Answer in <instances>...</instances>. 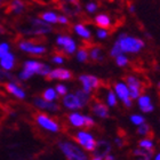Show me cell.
Returning <instances> with one entry per match:
<instances>
[{"label": "cell", "instance_id": "6da1fadb", "mask_svg": "<svg viewBox=\"0 0 160 160\" xmlns=\"http://www.w3.org/2000/svg\"><path fill=\"white\" fill-rule=\"evenodd\" d=\"M53 25L46 23L40 17H28L17 25V31L24 37L38 38L53 32Z\"/></svg>", "mask_w": 160, "mask_h": 160}, {"label": "cell", "instance_id": "7a4b0ae2", "mask_svg": "<svg viewBox=\"0 0 160 160\" xmlns=\"http://www.w3.org/2000/svg\"><path fill=\"white\" fill-rule=\"evenodd\" d=\"M50 70H52V68L41 61L27 60L24 61L23 68L18 73V79L22 81H27L36 74H39L41 77H47Z\"/></svg>", "mask_w": 160, "mask_h": 160}, {"label": "cell", "instance_id": "3957f363", "mask_svg": "<svg viewBox=\"0 0 160 160\" xmlns=\"http://www.w3.org/2000/svg\"><path fill=\"white\" fill-rule=\"evenodd\" d=\"M116 41L119 43L120 48L122 50V53H125V54L140 53L141 50L144 48V46H145V42H144L142 39H140V38H137V37L128 36L126 32L120 33Z\"/></svg>", "mask_w": 160, "mask_h": 160}, {"label": "cell", "instance_id": "277c9868", "mask_svg": "<svg viewBox=\"0 0 160 160\" xmlns=\"http://www.w3.org/2000/svg\"><path fill=\"white\" fill-rule=\"evenodd\" d=\"M17 47L21 52L32 56H43L47 53V47L41 42H37L31 39H21L17 42Z\"/></svg>", "mask_w": 160, "mask_h": 160}, {"label": "cell", "instance_id": "5b68a950", "mask_svg": "<svg viewBox=\"0 0 160 160\" xmlns=\"http://www.w3.org/2000/svg\"><path fill=\"white\" fill-rule=\"evenodd\" d=\"M56 46L62 50L64 55H73L78 49L77 41L69 34H57L55 38Z\"/></svg>", "mask_w": 160, "mask_h": 160}, {"label": "cell", "instance_id": "8992f818", "mask_svg": "<svg viewBox=\"0 0 160 160\" xmlns=\"http://www.w3.org/2000/svg\"><path fill=\"white\" fill-rule=\"evenodd\" d=\"M58 147L68 160H88L85 152L71 142H60Z\"/></svg>", "mask_w": 160, "mask_h": 160}, {"label": "cell", "instance_id": "52a82bcc", "mask_svg": "<svg viewBox=\"0 0 160 160\" xmlns=\"http://www.w3.org/2000/svg\"><path fill=\"white\" fill-rule=\"evenodd\" d=\"M34 120L38 123V126H40L41 128L53 133H57L60 132V125L55 121L54 119H52L50 117H48L45 113H37L34 116Z\"/></svg>", "mask_w": 160, "mask_h": 160}, {"label": "cell", "instance_id": "ba28073f", "mask_svg": "<svg viewBox=\"0 0 160 160\" xmlns=\"http://www.w3.org/2000/svg\"><path fill=\"white\" fill-rule=\"evenodd\" d=\"M60 8L67 16L74 17L81 13L79 0H62L60 3Z\"/></svg>", "mask_w": 160, "mask_h": 160}, {"label": "cell", "instance_id": "9c48e42d", "mask_svg": "<svg viewBox=\"0 0 160 160\" xmlns=\"http://www.w3.org/2000/svg\"><path fill=\"white\" fill-rule=\"evenodd\" d=\"M79 81L82 85V90L88 94L101 86V80L92 74H81L79 76Z\"/></svg>", "mask_w": 160, "mask_h": 160}, {"label": "cell", "instance_id": "30bf717a", "mask_svg": "<svg viewBox=\"0 0 160 160\" xmlns=\"http://www.w3.org/2000/svg\"><path fill=\"white\" fill-rule=\"evenodd\" d=\"M74 140L77 141L85 150L90 151V152H93L97 143L95 138L93 137V135L87 133V132H78L76 137H74Z\"/></svg>", "mask_w": 160, "mask_h": 160}, {"label": "cell", "instance_id": "8fae6325", "mask_svg": "<svg viewBox=\"0 0 160 160\" xmlns=\"http://www.w3.org/2000/svg\"><path fill=\"white\" fill-rule=\"evenodd\" d=\"M126 85L129 89V97L132 100H135V98H138L141 94H142V88H143V85L140 80L137 79L136 77L134 76H127L126 77Z\"/></svg>", "mask_w": 160, "mask_h": 160}, {"label": "cell", "instance_id": "7c38bea8", "mask_svg": "<svg viewBox=\"0 0 160 160\" xmlns=\"http://www.w3.org/2000/svg\"><path fill=\"white\" fill-rule=\"evenodd\" d=\"M5 89L10 94V95H13L14 97H16L17 100H24L25 97H27V93H25V90L22 88V86H20V83L18 81H7L5 83Z\"/></svg>", "mask_w": 160, "mask_h": 160}, {"label": "cell", "instance_id": "4fadbf2b", "mask_svg": "<svg viewBox=\"0 0 160 160\" xmlns=\"http://www.w3.org/2000/svg\"><path fill=\"white\" fill-rule=\"evenodd\" d=\"M46 78L48 80H71L73 78V74L68 69L56 68V69H52Z\"/></svg>", "mask_w": 160, "mask_h": 160}, {"label": "cell", "instance_id": "5bb4252c", "mask_svg": "<svg viewBox=\"0 0 160 160\" xmlns=\"http://www.w3.org/2000/svg\"><path fill=\"white\" fill-rule=\"evenodd\" d=\"M33 104L34 107L38 108L39 110H46V111H49V112H56V111L60 110L58 104L43 100L42 97H34Z\"/></svg>", "mask_w": 160, "mask_h": 160}, {"label": "cell", "instance_id": "9a60e30c", "mask_svg": "<svg viewBox=\"0 0 160 160\" xmlns=\"http://www.w3.org/2000/svg\"><path fill=\"white\" fill-rule=\"evenodd\" d=\"M0 67L2 68L5 71H10L13 70L14 68L16 67V56L13 52L7 53L5 56H2L0 58Z\"/></svg>", "mask_w": 160, "mask_h": 160}, {"label": "cell", "instance_id": "2e32d148", "mask_svg": "<svg viewBox=\"0 0 160 160\" xmlns=\"http://www.w3.org/2000/svg\"><path fill=\"white\" fill-rule=\"evenodd\" d=\"M63 105L67 109H70V110H78V109H81V104H80L78 97L76 96V94H65L63 96Z\"/></svg>", "mask_w": 160, "mask_h": 160}, {"label": "cell", "instance_id": "e0dca14e", "mask_svg": "<svg viewBox=\"0 0 160 160\" xmlns=\"http://www.w3.org/2000/svg\"><path fill=\"white\" fill-rule=\"evenodd\" d=\"M73 31L78 37L81 38V39L85 40V41H89V40L92 39V31L89 30V28L86 27L83 23H76L74 24Z\"/></svg>", "mask_w": 160, "mask_h": 160}, {"label": "cell", "instance_id": "ac0fdd59", "mask_svg": "<svg viewBox=\"0 0 160 160\" xmlns=\"http://www.w3.org/2000/svg\"><path fill=\"white\" fill-rule=\"evenodd\" d=\"M27 9V3L24 0H12L8 6V12L13 15H21Z\"/></svg>", "mask_w": 160, "mask_h": 160}, {"label": "cell", "instance_id": "d6986e66", "mask_svg": "<svg viewBox=\"0 0 160 160\" xmlns=\"http://www.w3.org/2000/svg\"><path fill=\"white\" fill-rule=\"evenodd\" d=\"M94 23L97 28H102V29H110L111 28V17L108 14L101 13L97 14L94 17Z\"/></svg>", "mask_w": 160, "mask_h": 160}, {"label": "cell", "instance_id": "ffe728a7", "mask_svg": "<svg viewBox=\"0 0 160 160\" xmlns=\"http://www.w3.org/2000/svg\"><path fill=\"white\" fill-rule=\"evenodd\" d=\"M92 112L100 118H107L109 116V109L107 105L97 101L92 104Z\"/></svg>", "mask_w": 160, "mask_h": 160}, {"label": "cell", "instance_id": "44dd1931", "mask_svg": "<svg viewBox=\"0 0 160 160\" xmlns=\"http://www.w3.org/2000/svg\"><path fill=\"white\" fill-rule=\"evenodd\" d=\"M138 107L141 108V110L145 112V113H149V112H152L153 111V105L151 103V98L150 96H148V95H142L141 94L140 96H138Z\"/></svg>", "mask_w": 160, "mask_h": 160}, {"label": "cell", "instance_id": "7402d4cb", "mask_svg": "<svg viewBox=\"0 0 160 160\" xmlns=\"http://www.w3.org/2000/svg\"><path fill=\"white\" fill-rule=\"evenodd\" d=\"M110 151H111L110 144L108 143V142H105V141H100L98 143H96V147H95L93 152L95 153L96 157L104 158Z\"/></svg>", "mask_w": 160, "mask_h": 160}, {"label": "cell", "instance_id": "603a6c76", "mask_svg": "<svg viewBox=\"0 0 160 160\" xmlns=\"http://www.w3.org/2000/svg\"><path fill=\"white\" fill-rule=\"evenodd\" d=\"M88 55L94 62H102L104 60V50L101 46H92L88 50Z\"/></svg>", "mask_w": 160, "mask_h": 160}, {"label": "cell", "instance_id": "cb8c5ba5", "mask_svg": "<svg viewBox=\"0 0 160 160\" xmlns=\"http://www.w3.org/2000/svg\"><path fill=\"white\" fill-rule=\"evenodd\" d=\"M114 94L119 97L120 100L123 101L125 98L129 97V89L126 83L123 82H116L114 83Z\"/></svg>", "mask_w": 160, "mask_h": 160}, {"label": "cell", "instance_id": "d4e9b609", "mask_svg": "<svg viewBox=\"0 0 160 160\" xmlns=\"http://www.w3.org/2000/svg\"><path fill=\"white\" fill-rule=\"evenodd\" d=\"M40 18L42 21H45L46 23L50 24V25H55L57 24V17H58V14L55 12V10H45L40 14Z\"/></svg>", "mask_w": 160, "mask_h": 160}, {"label": "cell", "instance_id": "484cf974", "mask_svg": "<svg viewBox=\"0 0 160 160\" xmlns=\"http://www.w3.org/2000/svg\"><path fill=\"white\" fill-rule=\"evenodd\" d=\"M68 117H69V121L72 126L85 127V116L78 113V112H73V113L69 114Z\"/></svg>", "mask_w": 160, "mask_h": 160}, {"label": "cell", "instance_id": "4316f807", "mask_svg": "<svg viewBox=\"0 0 160 160\" xmlns=\"http://www.w3.org/2000/svg\"><path fill=\"white\" fill-rule=\"evenodd\" d=\"M133 153L136 160H151L153 152L152 151H147L144 149H140V150H135Z\"/></svg>", "mask_w": 160, "mask_h": 160}, {"label": "cell", "instance_id": "83f0119b", "mask_svg": "<svg viewBox=\"0 0 160 160\" xmlns=\"http://www.w3.org/2000/svg\"><path fill=\"white\" fill-rule=\"evenodd\" d=\"M76 58H77L78 62L80 63H86L87 61L89 60V55H88V49L86 47H81V48H78L77 52H76Z\"/></svg>", "mask_w": 160, "mask_h": 160}, {"label": "cell", "instance_id": "f1b7e54d", "mask_svg": "<svg viewBox=\"0 0 160 160\" xmlns=\"http://www.w3.org/2000/svg\"><path fill=\"white\" fill-rule=\"evenodd\" d=\"M41 97H42L43 100L49 101V102H54V101H56L57 98H58V95H57L55 88L49 87V88H46V89L43 90Z\"/></svg>", "mask_w": 160, "mask_h": 160}, {"label": "cell", "instance_id": "f546056e", "mask_svg": "<svg viewBox=\"0 0 160 160\" xmlns=\"http://www.w3.org/2000/svg\"><path fill=\"white\" fill-rule=\"evenodd\" d=\"M76 96L78 97V100H79L80 104H81V107H86L87 104L89 103L90 101V94L86 93V92H83L82 89H78L77 92H76Z\"/></svg>", "mask_w": 160, "mask_h": 160}, {"label": "cell", "instance_id": "4dcf8cb0", "mask_svg": "<svg viewBox=\"0 0 160 160\" xmlns=\"http://www.w3.org/2000/svg\"><path fill=\"white\" fill-rule=\"evenodd\" d=\"M114 58H116V64L120 68L127 67L128 63H129V60H128V57L126 56V54L125 53L120 54V55H118V56L114 57Z\"/></svg>", "mask_w": 160, "mask_h": 160}, {"label": "cell", "instance_id": "1f68e13d", "mask_svg": "<svg viewBox=\"0 0 160 160\" xmlns=\"http://www.w3.org/2000/svg\"><path fill=\"white\" fill-rule=\"evenodd\" d=\"M6 80H12V81H17L15 78H14L13 74H10L8 71H5L2 68L0 67V82H5Z\"/></svg>", "mask_w": 160, "mask_h": 160}, {"label": "cell", "instance_id": "d6a6232c", "mask_svg": "<svg viewBox=\"0 0 160 160\" xmlns=\"http://www.w3.org/2000/svg\"><path fill=\"white\" fill-rule=\"evenodd\" d=\"M107 103L109 107H116L117 105V95L113 90H109L107 94Z\"/></svg>", "mask_w": 160, "mask_h": 160}, {"label": "cell", "instance_id": "836d02e7", "mask_svg": "<svg viewBox=\"0 0 160 160\" xmlns=\"http://www.w3.org/2000/svg\"><path fill=\"white\" fill-rule=\"evenodd\" d=\"M140 148L141 149H144V150H147V151H152L153 150V142L151 140H149V138H144V140L140 141Z\"/></svg>", "mask_w": 160, "mask_h": 160}, {"label": "cell", "instance_id": "e575fe53", "mask_svg": "<svg viewBox=\"0 0 160 160\" xmlns=\"http://www.w3.org/2000/svg\"><path fill=\"white\" fill-rule=\"evenodd\" d=\"M97 9H98V5L95 1H88L85 5V10L88 14H95L97 12Z\"/></svg>", "mask_w": 160, "mask_h": 160}, {"label": "cell", "instance_id": "d590c367", "mask_svg": "<svg viewBox=\"0 0 160 160\" xmlns=\"http://www.w3.org/2000/svg\"><path fill=\"white\" fill-rule=\"evenodd\" d=\"M50 61H52V63L56 64V65H61V64L64 63L65 58H64L63 54L56 53V54H54V55H52V57H50Z\"/></svg>", "mask_w": 160, "mask_h": 160}, {"label": "cell", "instance_id": "8d00e7d4", "mask_svg": "<svg viewBox=\"0 0 160 160\" xmlns=\"http://www.w3.org/2000/svg\"><path fill=\"white\" fill-rule=\"evenodd\" d=\"M110 56L111 57H117L118 55H120V54H122V50H121V48H120L119 43L117 42V41H114L113 46L111 47L110 49Z\"/></svg>", "mask_w": 160, "mask_h": 160}, {"label": "cell", "instance_id": "74e56055", "mask_svg": "<svg viewBox=\"0 0 160 160\" xmlns=\"http://www.w3.org/2000/svg\"><path fill=\"white\" fill-rule=\"evenodd\" d=\"M10 52V45L9 42H7V41H1L0 42V58L2 56H5L7 53H9Z\"/></svg>", "mask_w": 160, "mask_h": 160}, {"label": "cell", "instance_id": "f35d334b", "mask_svg": "<svg viewBox=\"0 0 160 160\" xmlns=\"http://www.w3.org/2000/svg\"><path fill=\"white\" fill-rule=\"evenodd\" d=\"M95 34H96V38L98 40H105L108 37H109V32H108V30L107 29H102V28H97Z\"/></svg>", "mask_w": 160, "mask_h": 160}, {"label": "cell", "instance_id": "ab89813d", "mask_svg": "<svg viewBox=\"0 0 160 160\" xmlns=\"http://www.w3.org/2000/svg\"><path fill=\"white\" fill-rule=\"evenodd\" d=\"M57 24L63 25V27H67V25L70 24V18H69V16H67L65 14H61V15H58V17H57Z\"/></svg>", "mask_w": 160, "mask_h": 160}, {"label": "cell", "instance_id": "60d3db41", "mask_svg": "<svg viewBox=\"0 0 160 160\" xmlns=\"http://www.w3.org/2000/svg\"><path fill=\"white\" fill-rule=\"evenodd\" d=\"M55 90L58 96H64L65 94H68V87L63 83H57L56 87H55Z\"/></svg>", "mask_w": 160, "mask_h": 160}, {"label": "cell", "instance_id": "b9f144b4", "mask_svg": "<svg viewBox=\"0 0 160 160\" xmlns=\"http://www.w3.org/2000/svg\"><path fill=\"white\" fill-rule=\"evenodd\" d=\"M137 133L140 134V135H148V134L150 133V126H149V125H147L145 122L141 123V125H138Z\"/></svg>", "mask_w": 160, "mask_h": 160}, {"label": "cell", "instance_id": "7bdbcfd3", "mask_svg": "<svg viewBox=\"0 0 160 160\" xmlns=\"http://www.w3.org/2000/svg\"><path fill=\"white\" fill-rule=\"evenodd\" d=\"M130 120H132V122L134 125H141V123H143L145 120L142 116H138V114H133L132 117H130Z\"/></svg>", "mask_w": 160, "mask_h": 160}, {"label": "cell", "instance_id": "ee69618b", "mask_svg": "<svg viewBox=\"0 0 160 160\" xmlns=\"http://www.w3.org/2000/svg\"><path fill=\"white\" fill-rule=\"evenodd\" d=\"M95 125V121L92 117H88V116H85V127H93Z\"/></svg>", "mask_w": 160, "mask_h": 160}, {"label": "cell", "instance_id": "f6af8a7d", "mask_svg": "<svg viewBox=\"0 0 160 160\" xmlns=\"http://www.w3.org/2000/svg\"><path fill=\"white\" fill-rule=\"evenodd\" d=\"M122 103H123V105H125V107L130 108V107H132V104H133V102H132V98H130V97H128V98H125V100L122 101Z\"/></svg>", "mask_w": 160, "mask_h": 160}, {"label": "cell", "instance_id": "bcb514c9", "mask_svg": "<svg viewBox=\"0 0 160 160\" xmlns=\"http://www.w3.org/2000/svg\"><path fill=\"white\" fill-rule=\"evenodd\" d=\"M128 9H129V13L134 14L135 12H136V7H135V5H133V3H130L129 6H128Z\"/></svg>", "mask_w": 160, "mask_h": 160}, {"label": "cell", "instance_id": "7dc6e473", "mask_svg": "<svg viewBox=\"0 0 160 160\" xmlns=\"http://www.w3.org/2000/svg\"><path fill=\"white\" fill-rule=\"evenodd\" d=\"M116 143L118 144V147H122V145H123V141L121 140V138H119V137H118V138H116Z\"/></svg>", "mask_w": 160, "mask_h": 160}, {"label": "cell", "instance_id": "c3c4849f", "mask_svg": "<svg viewBox=\"0 0 160 160\" xmlns=\"http://www.w3.org/2000/svg\"><path fill=\"white\" fill-rule=\"evenodd\" d=\"M104 160H114V157L111 156V154H107V156L104 157Z\"/></svg>", "mask_w": 160, "mask_h": 160}, {"label": "cell", "instance_id": "681fc988", "mask_svg": "<svg viewBox=\"0 0 160 160\" xmlns=\"http://www.w3.org/2000/svg\"><path fill=\"white\" fill-rule=\"evenodd\" d=\"M92 160H103V158H101V157H96V156H95V157H94Z\"/></svg>", "mask_w": 160, "mask_h": 160}, {"label": "cell", "instance_id": "f907efd6", "mask_svg": "<svg viewBox=\"0 0 160 160\" xmlns=\"http://www.w3.org/2000/svg\"><path fill=\"white\" fill-rule=\"evenodd\" d=\"M154 160H160V153L157 154V157H156V159H154Z\"/></svg>", "mask_w": 160, "mask_h": 160}, {"label": "cell", "instance_id": "816d5d0a", "mask_svg": "<svg viewBox=\"0 0 160 160\" xmlns=\"http://www.w3.org/2000/svg\"><path fill=\"white\" fill-rule=\"evenodd\" d=\"M158 88H159V89H160V82L158 83Z\"/></svg>", "mask_w": 160, "mask_h": 160}, {"label": "cell", "instance_id": "f5cc1de1", "mask_svg": "<svg viewBox=\"0 0 160 160\" xmlns=\"http://www.w3.org/2000/svg\"><path fill=\"white\" fill-rule=\"evenodd\" d=\"M3 1H5V0H0V3H1V2H3Z\"/></svg>", "mask_w": 160, "mask_h": 160}, {"label": "cell", "instance_id": "db71d44e", "mask_svg": "<svg viewBox=\"0 0 160 160\" xmlns=\"http://www.w3.org/2000/svg\"><path fill=\"white\" fill-rule=\"evenodd\" d=\"M110 1H114V0H110Z\"/></svg>", "mask_w": 160, "mask_h": 160}, {"label": "cell", "instance_id": "11a10c76", "mask_svg": "<svg viewBox=\"0 0 160 160\" xmlns=\"http://www.w3.org/2000/svg\"><path fill=\"white\" fill-rule=\"evenodd\" d=\"M0 5H1V3H0Z\"/></svg>", "mask_w": 160, "mask_h": 160}]
</instances>
